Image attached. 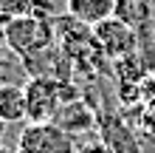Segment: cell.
Masks as SVG:
<instances>
[{
	"label": "cell",
	"mask_w": 155,
	"mask_h": 153,
	"mask_svg": "<svg viewBox=\"0 0 155 153\" xmlns=\"http://www.w3.org/2000/svg\"><path fill=\"white\" fill-rule=\"evenodd\" d=\"M20 153H76L74 136L54 122H28L17 139Z\"/></svg>",
	"instance_id": "cell-3"
},
{
	"label": "cell",
	"mask_w": 155,
	"mask_h": 153,
	"mask_svg": "<svg viewBox=\"0 0 155 153\" xmlns=\"http://www.w3.org/2000/svg\"><path fill=\"white\" fill-rule=\"evenodd\" d=\"M76 153H113V150L107 148L102 139H99V142H90V145H82V148H79Z\"/></svg>",
	"instance_id": "cell-13"
},
{
	"label": "cell",
	"mask_w": 155,
	"mask_h": 153,
	"mask_svg": "<svg viewBox=\"0 0 155 153\" xmlns=\"http://www.w3.org/2000/svg\"><path fill=\"white\" fill-rule=\"evenodd\" d=\"M65 6H68V14H74L76 20L87 26L102 23L116 12V0H65Z\"/></svg>",
	"instance_id": "cell-8"
},
{
	"label": "cell",
	"mask_w": 155,
	"mask_h": 153,
	"mask_svg": "<svg viewBox=\"0 0 155 153\" xmlns=\"http://www.w3.org/2000/svg\"><path fill=\"white\" fill-rule=\"evenodd\" d=\"M28 122H54L62 108V79L57 77H28L25 82Z\"/></svg>",
	"instance_id": "cell-2"
},
{
	"label": "cell",
	"mask_w": 155,
	"mask_h": 153,
	"mask_svg": "<svg viewBox=\"0 0 155 153\" xmlns=\"http://www.w3.org/2000/svg\"><path fill=\"white\" fill-rule=\"evenodd\" d=\"M31 14L40 17V20H54L57 6H54V0H31Z\"/></svg>",
	"instance_id": "cell-12"
},
{
	"label": "cell",
	"mask_w": 155,
	"mask_h": 153,
	"mask_svg": "<svg viewBox=\"0 0 155 153\" xmlns=\"http://www.w3.org/2000/svg\"><path fill=\"white\" fill-rule=\"evenodd\" d=\"M54 20H40L34 14H23V17H12L3 29V43L12 48L17 57H28L54 46Z\"/></svg>",
	"instance_id": "cell-1"
},
{
	"label": "cell",
	"mask_w": 155,
	"mask_h": 153,
	"mask_svg": "<svg viewBox=\"0 0 155 153\" xmlns=\"http://www.w3.org/2000/svg\"><path fill=\"white\" fill-rule=\"evenodd\" d=\"M20 68H23V60L0 40V79H8L14 71H20Z\"/></svg>",
	"instance_id": "cell-10"
},
{
	"label": "cell",
	"mask_w": 155,
	"mask_h": 153,
	"mask_svg": "<svg viewBox=\"0 0 155 153\" xmlns=\"http://www.w3.org/2000/svg\"><path fill=\"white\" fill-rule=\"evenodd\" d=\"M0 14L3 17H23L31 14V0H0Z\"/></svg>",
	"instance_id": "cell-11"
},
{
	"label": "cell",
	"mask_w": 155,
	"mask_h": 153,
	"mask_svg": "<svg viewBox=\"0 0 155 153\" xmlns=\"http://www.w3.org/2000/svg\"><path fill=\"white\" fill-rule=\"evenodd\" d=\"M0 119L8 122H25L28 108H25V85L17 82H0Z\"/></svg>",
	"instance_id": "cell-7"
},
{
	"label": "cell",
	"mask_w": 155,
	"mask_h": 153,
	"mask_svg": "<svg viewBox=\"0 0 155 153\" xmlns=\"http://www.w3.org/2000/svg\"><path fill=\"white\" fill-rule=\"evenodd\" d=\"M113 17H118V20L127 23L130 29L141 31V29H147V26H150V17H152L150 0H116Z\"/></svg>",
	"instance_id": "cell-9"
},
{
	"label": "cell",
	"mask_w": 155,
	"mask_h": 153,
	"mask_svg": "<svg viewBox=\"0 0 155 153\" xmlns=\"http://www.w3.org/2000/svg\"><path fill=\"white\" fill-rule=\"evenodd\" d=\"M93 37L99 43V48L104 51V57H113V60H121L127 54L138 51V31L121 23L118 17H107V20L96 23Z\"/></svg>",
	"instance_id": "cell-5"
},
{
	"label": "cell",
	"mask_w": 155,
	"mask_h": 153,
	"mask_svg": "<svg viewBox=\"0 0 155 153\" xmlns=\"http://www.w3.org/2000/svg\"><path fill=\"white\" fill-rule=\"evenodd\" d=\"M54 125L62 128L65 133H71V136L87 133V130L99 128V108L85 102V96H82V99H74V102H62L59 113L54 116Z\"/></svg>",
	"instance_id": "cell-6"
},
{
	"label": "cell",
	"mask_w": 155,
	"mask_h": 153,
	"mask_svg": "<svg viewBox=\"0 0 155 153\" xmlns=\"http://www.w3.org/2000/svg\"><path fill=\"white\" fill-rule=\"evenodd\" d=\"M3 133H6V122L0 119V142H3Z\"/></svg>",
	"instance_id": "cell-14"
},
{
	"label": "cell",
	"mask_w": 155,
	"mask_h": 153,
	"mask_svg": "<svg viewBox=\"0 0 155 153\" xmlns=\"http://www.w3.org/2000/svg\"><path fill=\"white\" fill-rule=\"evenodd\" d=\"M99 136L113 153H141V145L135 139L130 122H124V116L113 111L107 96L99 105Z\"/></svg>",
	"instance_id": "cell-4"
}]
</instances>
